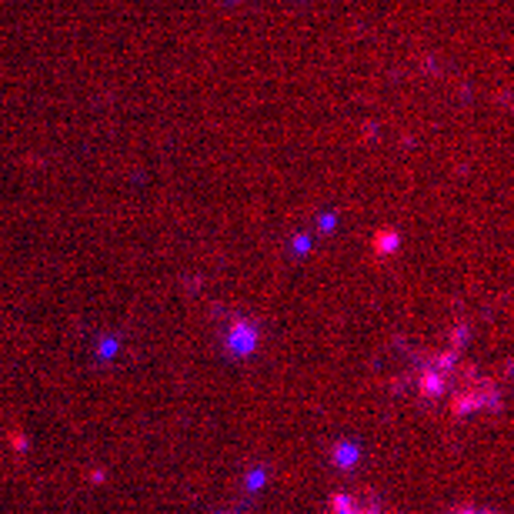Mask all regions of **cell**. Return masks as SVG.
I'll return each instance as SVG.
<instances>
[{"instance_id":"cell-3","label":"cell","mask_w":514,"mask_h":514,"mask_svg":"<svg viewBox=\"0 0 514 514\" xmlns=\"http://www.w3.org/2000/svg\"><path fill=\"white\" fill-rule=\"evenodd\" d=\"M257 481H264V471H254L251 474V488H257Z\"/></svg>"},{"instance_id":"cell-2","label":"cell","mask_w":514,"mask_h":514,"mask_svg":"<svg viewBox=\"0 0 514 514\" xmlns=\"http://www.w3.org/2000/svg\"><path fill=\"white\" fill-rule=\"evenodd\" d=\"M454 514H494V511H484V508H458Z\"/></svg>"},{"instance_id":"cell-1","label":"cell","mask_w":514,"mask_h":514,"mask_svg":"<svg viewBox=\"0 0 514 514\" xmlns=\"http://www.w3.org/2000/svg\"><path fill=\"white\" fill-rule=\"evenodd\" d=\"M334 461H338L341 468H350V464L358 461V451L350 448V444H338V448H334Z\"/></svg>"}]
</instances>
